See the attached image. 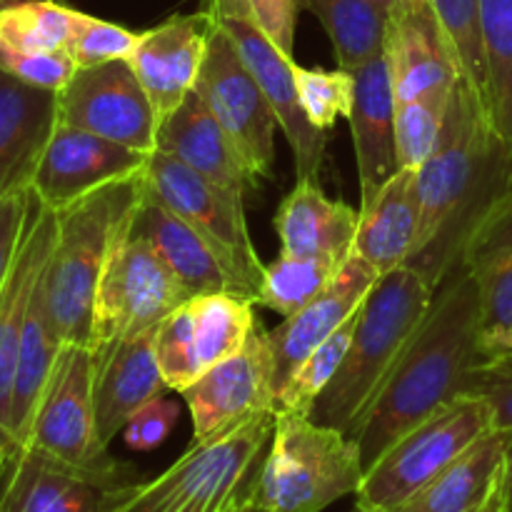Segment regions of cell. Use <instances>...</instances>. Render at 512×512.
Here are the masks:
<instances>
[{
  "label": "cell",
  "instance_id": "1",
  "mask_svg": "<svg viewBox=\"0 0 512 512\" xmlns=\"http://www.w3.org/2000/svg\"><path fill=\"white\" fill-rule=\"evenodd\" d=\"M512 195V163L488 110L465 78L450 95L448 118L433 155L418 168L420 230L408 265L445 278L480 220Z\"/></svg>",
  "mask_w": 512,
  "mask_h": 512
},
{
  "label": "cell",
  "instance_id": "2",
  "mask_svg": "<svg viewBox=\"0 0 512 512\" xmlns=\"http://www.w3.org/2000/svg\"><path fill=\"white\" fill-rule=\"evenodd\" d=\"M478 363H483L478 290L458 260L440 280L418 333L355 428L363 468L368 470L408 430L458 400Z\"/></svg>",
  "mask_w": 512,
  "mask_h": 512
},
{
  "label": "cell",
  "instance_id": "3",
  "mask_svg": "<svg viewBox=\"0 0 512 512\" xmlns=\"http://www.w3.org/2000/svg\"><path fill=\"white\" fill-rule=\"evenodd\" d=\"M438 283L415 265L378 278L358 308L343 365L313 405L310 418L353 438L360 418L433 305Z\"/></svg>",
  "mask_w": 512,
  "mask_h": 512
},
{
  "label": "cell",
  "instance_id": "4",
  "mask_svg": "<svg viewBox=\"0 0 512 512\" xmlns=\"http://www.w3.org/2000/svg\"><path fill=\"white\" fill-rule=\"evenodd\" d=\"M140 193V178L123 180L55 213L58 230L45 270V300L63 343L93 345L95 295L105 260Z\"/></svg>",
  "mask_w": 512,
  "mask_h": 512
},
{
  "label": "cell",
  "instance_id": "5",
  "mask_svg": "<svg viewBox=\"0 0 512 512\" xmlns=\"http://www.w3.org/2000/svg\"><path fill=\"white\" fill-rule=\"evenodd\" d=\"M365 468L350 435L310 415L275 410L273 438L253 485V503L263 512H323L355 495Z\"/></svg>",
  "mask_w": 512,
  "mask_h": 512
},
{
  "label": "cell",
  "instance_id": "6",
  "mask_svg": "<svg viewBox=\"0 0 512 512\" xmlns=\"http://www.w3.org/2000/svg\"><path fill=\"white\" fill-rule=\"evenodd\" d=\"M273 425L275 413H260L223 438L193 443L120 512H223L253 490Z\"/></svg>",
  "mask_w": 512,
  "mask_h": 512
},
{
  "label": "cell",
  "instance_id": "7",
  "mask_svg": "<svg viewBox=\"0 0 512 512\" xmlns=\"http://www.w3.org/2000/svg\"><path fill=\"white\" fill-rule=\"evenodd\" d=\"M488 430H493L488 403L475 395H460L395 440L365 470L355 505L368 512H395Z\"/></svg>",
  "mask_w": 512,
  "mask_h": 512
},
{
  "label": "cell",
  "instance_id": "8",
  "mask_svg": "<svg viewBox=\"0 0 512 512\" xmlns=\"http://www.w3.org/2000/svg\"><path fill=\"white\" fill-rule=\"evenodd\" d=\"M23 448L83 473L140 480V475L115 460L98 438L90 345L65 343L60 348Z\"/></svg>",
  "mask_w": 512,
  "mask_h": 512
},
{
  "label": "cell",
  "instance_id": "9",
  "mask_svg": "<svg viewBox=\"0 0 512 512\" xmlns=\"http://www.w3.org/2000/svg\"><path fill=\"white\" fill-rule=\"evenodd\" d=\"M185 300L190 298L168 265L143 238L130 233L125 218L105 260L95 295L93 345L155 333Z\"/></svg>",
  "mask_w": 512,
  "mask_h": 512
},
{
  "label": "cell",
  "instance_id": "10",
  "mask_svg": "<svg viewBox=\"0 0 512 512\" xmlns=\"http://www.w3.org/2000/svg\"><path fill=\"white\" fill-rule=\"evenodd\" d=\"M140 178L150 195H155L173 213L188 220L200 235H205L223 253V258L228 260L230 268L243 283L248 298L255 303L260 283H263L265 265L260 263L258 250L250 240L243 195L213 183L205 175L185 168L183 163L158 153V150L150 153Z\"/></svg>",
  "mask_w": 512,
  "mask_h": 512
},
{
  "label": "cell",
  "instance_id": "11",
  "mask_svg": "<svg viewBox=\"0 0 512 512\" xmlns=\"http://www.w3.org/2000/svg\"><path fill=\"white\" fill-rule=\"evenodd\" d=\"M255 303L235 293L185 300L155 328V358L168 390L183 393L220 360L248 343L258 325Z\"/></svg>",
  "mask_w": 512,
  "mask_h": 512
},
{
  "label": "cell",
  "instance_id": "12",
  "mask_svg": "<svg viewBox=\"0 0 512 512\" xmlns=\"http://www.w3.org/2000/svg\"><path fill=\"white\" fill-rule=\"evenodd\" d=\"M215 23V20H213ZM195 90L220 120L255 178H268L275 158L278 118L263 88L218 23L210 33Z\"/></svg>",
  "mask_w": 512,
  "mask_h": 512
},
{
  "label": "cell",
  "instance_id": "13",
  "mask_svg": "<svg viewBox=\"0 0 512 512\" xmlns=\"http://www.w3.org/2000/svg\"><path fill=\"white\" fill-rule=\"evenodd\" d=\"M193 420V443L223 438L260 413L278 410L275 360L268 330L255 325L248 343L183 390Z\"/></svg>",
  "mask_w": 512,
  "mask_h": 512
},
{
  "label": "cell",
  "instance_id": "14",
  "mask_svg": "<svg viewBox=\"0 0 512 512\" xmlns=\"http://www.w3.org/2000/svg\"><path fill=\"white\" fill-rule=\"evenodd\" d=\"M58 123L153 153L158 113L128 60L78 68L58 93Z\"/></svg>",
  "mask_w": 512,
  "mask_h": 512
},
{
  "label": "cell",
  "instance_id": "15",
  "mask_svg": "<svg viewBox=\"0 0 512 512\" xmlns=\"http://www.w3.org/2000/svg\"><path fill=\"white\" fill-rule=\"evenodd\" d=\"M143 483L83 473L20 448L0 475V512H120Z\"/></svg>",
  "mask_w": 512,
  "mask_h": 512
},
{
  "label": "cell",
  "instance_id": "16",
  "mask_svg": "<svg viewBox=\"0 0 512 512\" xmlns=\"http://www.w3.org/2000/svg\"><path fill=\"white\" fill-rule=\"evenodd\" d=\"M148 158L150 153L143 150L58 123L40 155L30 190L45 208L58 213L105 185L140 178Z\"/></svg>",
  "mask_w": 512,
  "mask_h": 512
},
{
  "label": "cell",
  "instance_id": "17",
  "mask_svg": "<svg viewBox=\"0 0 512 512\" xmlns=\"http://www.w3.org/2000/svg\"><path fill=\"white\" fill-rule=\"evenodd\" d=\"M383 55L398 103L450 98L463 78L453 43L428 0H390Z\"/></svg>",
  "mask_w": 512,
  "mask_h": 512
},
{
  "label": "cell",
  "instance_id": "18",
  "mask_svg": "<svg viewBox=\"0 0 512 512\" xmlns=\"http://www.w3.org/2000/svg\"><path fill=\"white\" fill-rule=\"evenodd\" d=\"M213 18V15H210ZM225 30L240 58L248 65L253 78L263 88L278 118V128L283 130L295 158V175L298 178H318L325 155V130L315 128L305 115L295 85V60L288 58L258 25L245 15H218L213 18Z\"/></svg>",
  "mask_w": 512,
  "mask_h": 512
},
{
  "label": "cell",
  "instance_id": "19",
  "mask_svg": "<svg viewBox=\"0 0 512 512\" xmlns=\"http://www.w3.org/2000/svg\"><path fill=\"white\" fill-rule=\"evenodd\" d=\"M55 210L45 208L38 198H30L28 223L15 253L13 268L0 290V468H5L15 455L13 435H10V410H13L15 373H18V353L23 340L28 305L40 275L48 268L55 245Z\"/></svg>",
  "mask_w": 512,
  "mask_h": 512
},
{
  "label": "cell",
  "instance_id": "20",
  "mask_svg": "<svg viewBox=\"0 0 512 512\" xmlns=\"http://www.w3.org/2000/svg\"><path fill=\"white\" fill-rule=\"evenodd\" d=\"M143 183V178H140ZM130 233L143 238L160 255L188 298L210 293H235L248 298L243 283L218 248L188 220L160 203L143 185L140 200L128 215ZM250 300V298H248Z\"/></svg>",
  "mask_w": 512,
  "mask_h": 512
},
{
  "label": "cell",
  "instance_id": "21",
  "mask_svg": "<svg viewBox=\"0 0 512 512\" xmlns=\"http://www.w3.org/2000/svg\"><path fill=\"white\" fill-rule=\"evenodd\" d=\"M460 260L478 290L480 355L512 358V195L480 220Z\"/></svg>",
  "mask_w": 512,
  "mask_h": 512
},
{
  "label": "cell",
  "instance_id": "22",
  "mask_svg": "<svg viewBox=\"0 0 512 512\" xmlns=\"http://www.w3.org/2000/svg\"><path fill=\"white\" fill-rule=\"evenodd\" d=\"M213 25V18L205 10H198L190 15H173L138 35V45L128 63L133 65L158 113V125L195 88Z\"/></svg>",
  "mask_w": 512,
  "mask_h": 512
},
{
  "label": "cell",
  "instance_id": "23",
  "mask_svg": "<svg viewBox=\"0 0 512 512\" xmlns=\"http://www.w3.org/2000/svg\"><path fill=\"white\" fill-rule=\"evenodd\" d=\"M168 390L155 358L153 333L93 345L95 428L110 448L133 415Z\"/></svg>",
  "mask_w": 512,
  "mask_h": 512
},
{
  "label": "cell",
  "instance_id": "24",
  "mask_svg": "<svg viewBox=\"0 0 512 512\" xmlns=\"http://www.w3.org/2000/svg\"><path fill=\"white\" fill-rule=\"evenodd\" d=\"M380 275L358 255H350L333 278V283L310 300L303 310L285 318L275 330H268L270 350L275 360V388H283L295 368L328 340L355 310L363 305Z\"/></svg>",
  "mask_w": 512,
  "mask_h": 512
},
{
  "label": "cell",
  "instance_id": "25",
  "mask_svg": "<svg viewBox=\"0 0 512 512\" xmlns=\"http://www.w3.org/2000/svg\"><path fill=\"white\" fill-rule=\"evenodd\" d=\"M155 150L170 155L213 183L235 190L243 198L248 190L260 185L253 170L245 165L240 150L235 148L228 130L210 113L195 88L185 95V100L173 113L160 120Z\"/></svg>",
  "mask_w": 512,
  "mask_h": 512
},
{
  "label": "cell",
  "instance_id": "26",
  "mask_svg": "<svg viewBox=\"0 0 512 512\" xmlns=\"http://www.w3.org/2000/svg\"><path fill=\"white\" fill-rule=\"evenodd\" d=\"M355 75V100L350 110L355 165L360 180V208L378 195V190L400 170L395 148V90L385 55H375Z\"/></svg>",
  "mask_w": 512,
  "mask_h": 512
},
{
  "label": "cell",
  "instance_id": "27",
  "mask_svg": "<svg viewBox=\"0 0 512 512\" xmlns=\"http://www.w3.org/2000/svg\"><path fill=\"white\" fill-rule=\"evenodd\" d=\"M55 125L58 93L0 70V198L30 190Z\"/></svg>",
  "mask_w": 512,
  "mask_h": 512
},
{
  "label": "cell",
  "instance_id": "28",
  "mask_svg": "<svg viewBox=\"0 0 512 512\" xmlns=\"http://www.w3.org/2000/svg\"><path fill=\"white\" fill-rule=\"evenodd\" d=\"M360 210L343 200H330L315 178H298L275 215L280 250L300 258L345 263L353 255Z\"/></svg>",
  "mask_w": 512,
  "mask_h": 512
},
{
  "label": "cell",
  "instance_id": "29",
  "mask_svg": "<svg viewBox=\"0 0 512 512\" xmlns=\"http://www.w3.org/2000/svg\"><path fill=\"white\" fill-rule=\"evenodd\" d=\"M508 433L488 430L395 512H498Z\"/></svg>",
  "mask_w": 512,
  "mask_h": 512
},
{
  "label": "cell",
  "instance_id": "30",
  "mask_svg": "<svg viewBox=\"0 0 512 512\" xmlns=\"http://www.w3.org/2000/svg\"><path fill=\"white\" fill-rule=\"evenodd\" d=\"M358 210L360 223L353 253L380 278L408 265L420 230L418 170H398L378 195Z\"/></svg>",
  "mask_w": 512,
  "mask_h": 512
},
{
  "label": "cell",
  "instance_id": "31",
  "mask_svg": "<svg viewBox=\"0 0 512 512\" xmlns=\"http://www.w3.org/2000/svg\"><path fill=\"white\" fill-rule=\"evenodd\" d=\"M328 33L338 65L355 70L383 53L390 0H298Z\"/></svg>",
  "mask_w": 512,
  "mask_h": 512
},
{
  "label": "cell",
  "instance_id": "32",
  "mask_svg": "<svg viewBox=\"0 0 512 512\" xmlns=\"http://www.w3.org/2000/svg\"><path fill=\"white\" fill-rule=\"evenodd\" d=\"M485 110L512 163V0H478Z\"/></svg>",
  "mask_w": 512,
  "mask_h": 512
},
{
  "label": "cell",
  "instance_id": "33",
  "mask_svg": "<svg viewBox=\"0 0 512 512\" xmlns=\"http://www.w3.org/2000/svg\"><path fill=\"white\" fill-rule=\"evenodd\" d=\"M343 263L323 258H300V255H288L280 250L278 258L263 270V283H260L258 300L255 305L275 310L283 318H290L313 298H318Z\"/></svg>",
  "mask_w": 512,
  "mask_h": 512
},
{
  "label": "cell",
  "instance_id": "34",
  "mask_svg": "<svg viewBox=\"0 0 512 512\" xmlns=\"http://www.w3.org/2000/svg\"><path fill=\"white\" fill-rule=\"evenodd\" d=\"M75 8L55 0H0V40L25 50H65Z\"/></svg>",
  "mask_w": 512,
  "mask_h": 512
},
{
  "label": "cell",
  "instance_id": "35",
  "mask_svg": "<svg viewBox=\"0 0 512 512\" xmlns=\"http://www.w3.org/2000/svg\"><path fill=\"white\" fill-rule=\"evenodd\" d=\"M355 323H358V310L290 373V378L285 380L278 393V410L303 415L313 413L315 400L323 395V390L328 388L330 380L343 365L355 333Z\"/></svg>",
  "mask_w": 512,
  "mask_h": 512
},
{
  "label": "cell",
  "instance_id": "36",
  "mask_svg": "<svg viewBox=\"0 0 512 512\" xmlns=\"http://www.w3.org/2000/svg\"><path fill=\"white\" fill-rule=\"evenodd\" d=\"M450 98H415L400 100L395 105V148H398L400 170H418L433 155Z\"/></svg>",
  "mask_w": 512,
  "mask_h": 512
},
{
  "label": "cell",
  "instance_id": "37",
  "mask_svg": "<svg viewBox=\"0 0 512 512\" xmlns=\"http://www.w3.org/2000/svg\"><path fill=\"white\" fill-rule=\"evenodd\" d=\"M295 85L305 115L328 133L338 118H350L355 100V75L345 68H303L295 65Z\"/></svg>",
  "mask_w": 512,
  "mask_h": 512
},
{
  "label": "cell",
  "instance_id": "38",
  "mask_svg": "<svg viewBox=\"0 0 512 512\" xmlns=\"http://www.w3.org/2000/svg\"><path fill=\"white\" fill-rule=\"evenodd\" d=\"M428 3L433 5L435 15L453 43L460 73L473 85L485 105V58L483 40H480L478 0H428Z\"/></svg>",
  "mask_w": 512,
  "mask_h": 512
},
{
  "label": "cell",
  "instance_id": "39",
  "mask_svg": "<svg viewBox=\"0 0 512 512\" xmlns=\"http://www.w3.org/2000/svg\"><path fill=\"white\" fill-rule=\"evenodd\" d=\"M138 35L118 23L93 18L75 10L73 35L68 40V55L78 68L110 63V60H128L138 45Z\"/></svg>",
  "mask_w": 512,
  "mask_h": 512
},
{
  "label": "cell",
  "instance_id": "40",
  "mask_svg": "<svg viewBox=\"0 0 512 512\" xmlns=\"http://www.w3.org/2000/svg\"><path fill=\"white\" fill-rule=\"evenodd\" d=\"M208 15H245L253 20L288 58L295 48V23H298V0H203Z\"/></svg>",
  "mask_w": 512,
  "mask_h": 512
},
{
  "label": "cell",
  "instance_id": "41",
  "mask_svg": "<svg viewBox=\"0 0 512 512\" xmlns=\"http://www.w3.org/2000/svg\"><path fill=\"white\" fill-rule=\"evenodd\" d=\"M0 70L35 88L60 93L78 65L65 50H25L0 40Z\"/></svg>",
  "mask_w": 512,
  "mask_h": 512
},
{
  "label": "cell",
  "instance_id": "42",
  "mask_svg": "<svg viewBox=\"0 0 512 512\" xmlns=\"http://www.w3.org/2000/svg\"><path fill=\"white\" fill-rule=\"evenodd\" d=\"M463 395L483 398L493 415V428L512 433V358L475 365L465 380Z\"/></svg>",
  "mask_w": 512,
  "mask_h": 512
},
{
  "label": "cell",
  "instance_id": "43",
  "mask_svg": "<svg viewBox=\"0 0 512 512\" xmlns=\"http://www.w3.org/2000/svg\"><path fill=\"white\" fill-rule=\"evenodd\" d=\"M178 403L168 398H155L150 400L145 408H140L138 413L133 415L128 425L123 430V438L128 443V448L140 450V453H148V450H155L158 445L165 443V438L170 435L173 425L178 423Z\"/></svg>",
  "mask_w": 512,
  "mask_h": 512
},
{
  "label": "cell",
  "instance_id": "44",
  "mask_svg": "<svg viewBox=\"0 0 512 512\" xmlns=\"http://www.w3.org/2000/svg\"><path fill=\"white\" fill-rule=\"evenodd\" d=\"M30 198H33V190H20V193L0 198V290L13 268L15 253H18L25 223H28Z\"/></svg>",
  "mask_w": 512,
  "mask_h": 512
},
{
  "label": "cell",
  "instance_id": "45",
  "mask_svg": "<svg viewBox=\"0 0 512 512\" xmlns=\"http://www.w3.org/2000/svg\"><path fill=\"white\" fill-rule=\"evenodd\" d=\"M498 512H512V433H508V450H505L503 490H500Z\"/></svg>",
  "mask_w": 512,
  "mask_h": 512
},
{
  "label": "cell",
  "instance_id": "46",
  "mask_svg": "<svg viewBox=\"0 0 512 512\" xmlns=\"http://www.w3.org/2000/svg\"><path fill=\"white\" fill-rule=\"evenodd\" d=\"M250 495H253V493H250ZM250 495H248V498L243 500V503H240V508L235 510V512H263V510L258 508V505L253 503V498H250Z\"/></svg>",
  "mask_w": 512,
  "mask_h": 512
},
{
  "label": "cell",
  "instance_id": "47",
  "mask_svg": "<svg viewBox=\"0 0 512 512\" xmlns=\"http://www.w3.org/2000/svg\"><path fill=\"white\" fill-rule=\"evenodd\" d=\"M250 493H253V490H250ZM250 493H245V495H243V498H238V500H235V503H233V505H228V508H225L223 512H235V510H238V508H240V503H243V500H245V498H248V495H250Z\"/></svg>",
  "mask_w": 512,
  "mask_h": 512
},
{
  "label": "cell",
  "instance_id": "48",
  "mask_svg": "<svg viewBox=\"0 0 512 512\" xmlns=\"http://www.w3.org/2000/svg\"><path fill=\"white\" fill-rule=\"evenodd\" d=\"M353 512H368V510H363V508H358V505H355V510Z\"/></svg>",
  "mask_w": 512,
  "mask_h": 512
},
{
  "label": "cell",
  "instance_id": "49",
  "mask_svg": "<svg viewBox=\"0 0 512 512\" xmlns=\"http://www.w3.org/2000/svg\"><path fill=\"white\" fill-rule=\"evenodd\" d=\"M3 470H5V468H0V475H3Z\"/></svg>",
  "mask_w": 512,
  "mask_h": 512
}]
</instances>
